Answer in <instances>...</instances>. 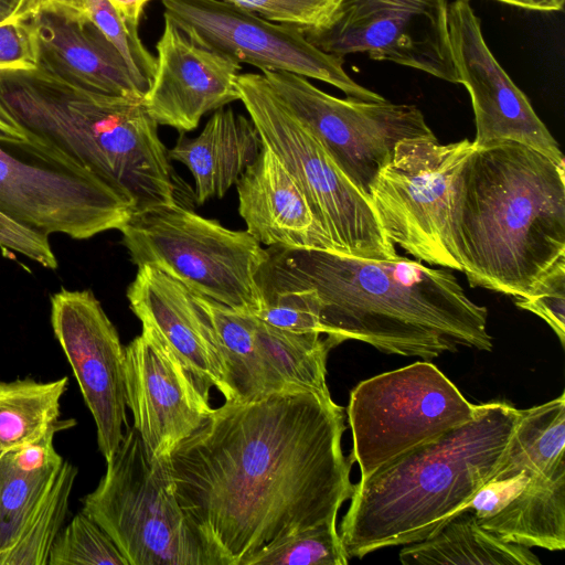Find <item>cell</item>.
<instances>
[{"label": "cell", "mask_w": 565, "mask_h": 565, "mask_svg": "<svg viewBox=\"0 0 565 565\" xmlns=\"http://www.w3.org/2000/svg\"><path fill=\"white\" fill-rule=\"evenodd\" d=\"M151 0H108L118 14L132 28L138 29L147 3Z\"/></svg>", "instance_id": "f35d334b"}, {"label": "cell", "mask_w": 565, "mask_h": 565, "mask_svg": "<svg viewBox=\"0 0 565 565\" xmlns=\"http://www.w3.org/2000/svg\"><path fill=\"white\" fill-rule=\"evenodd\" d=\"M344 409L313 392L227 402L168 458L209 565H243L269 542L337 519L354 489Z\"/></svg>", "instance_id": "6da1fadb"}, {"label": "cell", "mask_w": 565, "mask_h": 565, "mask_svg": "<svg viewBox=\"0 0 565 565\" xmlns=\"http://www.w3.org/2000/svg\"><path fill=\"white\" fill-rule=\"evenodd\" d=\"M57 433L0 457V558L15 544L64 462L53 443Z\"/></svg>", "instance_id": "d4e9b609"}, {"label": "cell", "mask_w": 565, "mask_h": 565, "mask_svg": "<svg viewBox=\"0 0 565 565\" xmlns=\"http://www.w3.org/2000/svg\"><path fill=\"white\" fill-rule=\"evenodd\" d=\"M78 469L64 461L51 488L0 565H47L51 547L63 529Z\"/></svg>", "instance_id": "f1b7e54d"}, {"label": "cell", "mask_w": 565, "mask_h": 565, "mask_svg": "<svg viewBox=\"0 0 565 565\" xmlns=\"http://www.w3.org/2000/svg\"><path fill=\"white\" fill-rule=\"evenodd\" d=\"M452 231L471 287L526 295L565 256V162L514 141L476 147Z\"/></svg>", "instance_id": "277c9868"}, {"label": "cell", "mask_w": 565, "mask_h": 565, "mask_svg": "<svg viewBox=\"0 0 565 565\" xmlns=\"http://www.w3.org/2000/svg\"><path fill=\"white\" fill-rule=\"evenodd\" d=\"M262 292L312 289L331 348L348 340L431 360L458 345L491 351L488 310L447 269L398 255L367 259L316 248L270 247Z\"/></svg>", "instance_id": "7a4b0ae2"}, {"label": "cell", "mask_w": 565, "mask_h": 565, "mask_svg": "<svg viewBox=\"0 0 565 565\" xmlns=\"http://www.w3.org/2000/svg\"><path fill=\"white\" fill-rule=\"evenodd\" d=\"M33 18L38 66L85 88L143 98L118 51L87 17L39 11Z\"/></svg>", "instance_id": "44dd1931"}, {"label": "cell", "mask_w": 565, "mask_h": 565, "mask_svg": "<svg viewBox=\"0 0 565 565\" xmlns=\"http://www.w3.org/2000/svg\"><path fill=\"white\" fill-rule=\"evenodd\" d=\"M82 511L114 541L128 565H209L174 492L168 458L151 459L128 427Z\"/></svg>", "instance_id": "ba28073f"}, {"label": "cell", "mask_w": 565, "mask_h": 565, "mask_svg": "<svg viewBox=\"0 0 565 565\" xmlns=\"http://www.w3.org/2000/svg\"><path fill=\"white\" fill-rule=\"evenodd\" d=\"M349 559L331 519L269 542L243 565H347Z\"/></svg>", "instance_id": "f546056e"}, {"label": "cell", "mask_w": 565, "mask_h": 565, "mask_svg": "<svg viewBox=\"0 0 565 565\" xmlns=\"http://www.w3.org/2000/svg\"><path fill=\"white\" fill-rule=\"evenodd\" d=\"M86 15L118 51L139 89L146 94L156 70V57L143 45L108 0H86Z\"/></svg>", "instance_id": "1f68e13d"}, {"label": "cell", "mask_w": 565, "mask_h": 565, "mask_svg": "<svg viewBox=\"0 0 565 565\" xmlns=\"http://www.w3.org/2000/svg\"><path fill=\"white\" fill-rule=\"evenodd\" d=\"M263 147L250 118L222 107L206 121L194 138L182 134L168 150L170 160L185 166L192 173L196 202L221 199L257 158Z\"/></svg>", "instance_id": "7402d4cb"}, {"label": "cell", "mask_w": 565, "mask_h": 565, "mask_svg": "<svg viewBox=\"0 0 565 565\" xmlns=\"http://www.w3.org/2000/svg\"><path fill=\"white\" fill-rule=\"evenodd\" d=\"M0 211L46 236L86 239L119 230L131 205L93 174L0 130Z\"/></svg>", "instance_id": "8fae6325"}, {"label": "cell", "mask_w": 565, "mask_h": 565, "mask_svg": "<svg viewBox=\"0 0 565 565\" xmlns=\"http://www.w3.org/2000/svg\"><path fill=\"white\" fill-rule=\"evenodd\" d=\"M25 8H29L25 0H0V22Z\"/></svg>", "instance_id": "60d3db41"}, {"label": "cell", "mask_w": 565, "mask_h": 565, "mask_svg": "<svg viewBox=\"0 0 565 565\" xmlns=\"http://www.w3.org/2000/svg\"><path fill=\"white\" fill-rule=\"evenodd\" d=\"M0 130L93 174L134 212L177 203L168 149L142 98L85 88L40 66L1 70Z\"/></svg>", "instance_id": "3957f363"}, {"label": "cell", "mask_w": 565, "mask_h": 565, "mask_svg": "<svg viewBox=\"0 0 565 565\" xmlns=\"http://www.w3.org/2000/svg\"><path fill=\"white\" fill-rule=\"evenodd\" d=\"M448 0H340L331 20L303 31L321 51L366 53L458 84L448 29Z\"/></svg>", "instance_id": "5bb4252c"}, {"label": "cell", "mask_w": 565, "mask_h": 565, "mask_svg": "<svg viewBox=\"0 0 565 565\" xmlns=\"http://www.w3.org/2000/svg\"><path fill=\"white\" fill-rule=\"evenodd\" d=\"M531 11L553 12L562 11L565 0H494Z\"/></svg>", "instance_id": "ab89813d"}, {"label": "cell", "mask_w": 565, "mask_h": 565, "mask_svg": "<svg viewBox=\"0 0 565 565\" xmlns=\"http://www.w3.org/2000/svg\"><path fill=\"white\" fill-rule=\"evenodd\" d=\"M475 148L468 139L405 138L375 179L370 200L382 230L419 262L462 271L452 218L461 173Z\"/></svg>", "instance_id": "9c48e42d"}, {"label": "cell", "mask_w": 565, "mask_h": 565, "mask_svg": "<svg viewBox=\"0 0 565 565\" xmlns=\"http://www.w3.org/2000/svg\"><path fill=\"white\" fill-rule=\"evenodd\" d=\"M236 189L246 232L258 243L335 252L305 194L266 146L239 178Z\"/></svg>", "instance_id": "ffe728a7"}, {"label": "cell", "mask_w": 565, "mask_h": 565, "mask_svg": "<svg viewBox=\"0 0 565 565\" xmlns=\"http://www.w3.org/2000/svg\"><path fill=\"white\" fill-rule=\"evenodd\" d=\"M47 565H128L110 536L83 511L56 536Z\"/></svg>", "instance_id": "4dcf8cb0"}, {"label": "cell", "mask_w": 565, "mask_h": 565, "mask_svg": "<svg viewBox=\"0 0 565 565\" xmlns=\"http://www.w3.org/2000/svg\"><path fill=\"white\" fill-rule=\"evenodd\" d=\"M239 100L269 148L305 194L335 252L395 259L370 198L339 168L321 142L271 89L262 73L238 75Z\"/></svg>", "instance_id": "52a82bcc"}, {"label": "cell", "mask_w": 565, "mask_h": 565, "mask_svg": "<svg viewBox=\"0 0 565 565\" xmlns=\"http://www.w3.org/2000/svg\"><path fill=\"white\" fill-rule=\"evenodd\" d=\"M34 11H57L65 14L87 17L86 0H25Z\"/></svg>", "instance_id": "74e56055"}, {"label": "cell", "mask_w": 565, "mask_h": 565, "mask_svg": "<svg viewBox=\"0 0 565 565\" xmlns=\"http://www.w3.org/2000/svg\"><path fill=\"white\" fill-rule=\"evenodd\" d=\"M277 23L303 31L323 28L331 20L340 0H221Z\"/></svg>", "instance_id": "e575fe53"}, {"label": "cell", "mask_w": 565, "mask_h": 565, "mask_svg": "<svg viewBox=\"0 0 565 565\" xmlns=\"http://www.w3.org/2000/svg\"><path fill=\"white\" fill-rule=\"evenodd\" d=\"M137 266H152L193 295L256 315L264 302L258 275L268 260L246 231H233L178 203L134 212L119 228Z\"/></svg>", "instance_id": "8992f818"}, {"label": "cell", "mask_w": 565, "mask_h": 565, "mask_svg": "<svg viewBox=\"0 0 565 565\" xmlns=\"http://www.w3.org/2000/svg\"><path fill=\"white\" fill-rule=\"evenodd\" d=\"M34 14L25 8L0 22V71L38 67L39 40Z\"/></svg>", "instance_id": "d590c367"}, {"label": "cell", "mask_w": 565, "mask_h": 565, "mask_svg": "<svg viewBox=\"0 0 565 565\" xmlns=\"http://www.w3.org/2000/svg\"><path fill=\"white\" fill-rule=\"evenodd\" d=\"M68 377L39 382L31 377L0 381V457L35 443L52 430L63 431L76 420L61 419V398Z\"/></svg>", "instance_id": "4316f807"}, {"label": "cell", "mask_w": 565, "mask_h": 565, "mask_svg": "<svg viewBox=\"0 0 565 565\" xmlns=\"http://www.w3.org/2000/svg\"><path fill=\"white\" fill-rule=\"evenodd\" d=\"M519 415L505 402L477 405L471 420L360 479L339 532L349 557L424 541L465 510L498 468Z\"/></svg>", "instance_id": "5b68a950"}, {"label": "cell", "mask_w": 565, "mask_h": 565, "mask_svg": "<svg viewBox=\"0 0 565 565\" xmlns=\"http://www.w3.org/2000/svg\"><path fill=\"white\" fill-rule=\"evenodd\" d=\"M0 247L3 252L21 254L46 268L57 267L47 236L20 224L1 211Z\"/></svg>", "instance_id": "8d00e7d4"}, {"label": "cell", "mask_w": 565, "mask_h": 565, "mask_svg": "<svg viewBox=\"0 0 565 565\" xmlns=\"http://www.w3.org/2000/svg\"><path fill=\"white\" fill-rule=\"evenodd\" d=\"M518 308L543 319L565 344V256L558 258L524 296H514Z\"/></svg>", "instance_id": "836d02e7"}, {"label": "cell", "mask_w": 565, "mask_h": 565, "mask_svg": "<svg viewBox=\"0 0 565 565\" xmlns=\"http://www.w3.org/2000/svg\"><path fill=\"white\" fill-rule=\"evenodd\" d=\"M500 540L548 551L565 548V468L530 475L525 486L493 515L478 521Z\"/></svg>", "instance_id": "cb8c5ba5"}, {"label": "cell", "mask_w": 565, "mask_h": 565, "mask_svg": "<svg viewBox=\"0 0 565 565\" xmlns=\"http://www.w3.org/2000/svg\"><path fill=\"white\" fill-rule=\"evenodd\" d=\"M127 407L151 459L173 449L209 418L210 401L170 348L149 328L125 347Z\"/></svg>", "instance_id": "e0dca14e"}, {"label": "cell", "mask_w": 565, "mask_h": 565, "mask_svg": "<svg viewBox=\"0 0 565 565\" xmlns=\"http://www.w3.org/2000/svg\"><path fill=\"white\" fill-rule=\"evenodd\" d=\"M264 302L254 315L264 322L295 333H321L319 306L312 289L263 292Z\"/></svg>", "instance_id": "d6a6232c"}, {"label": "cell", "mask_w": 565, "mask_h": 565, "mask_svg": "<svg viewBox=\"0 0 565 565\" xmlns=\"http://www.w3.org/2000/svg\"><path fill=\"white\" fill-rule=\"evenodd\" d=\"M448 29L458 83L473 109V145L514 141L565 162L558 142L487 45L470 0L448 4Z\"/></svg>", "instance_id": "2e32d148"}, {"label": "cell", "mask_w": 565, "mask_h": 565, "mask_svg": "<svg viewBox=\"0 0 565 565\" xmlns=\"http://www.w3.org/2000/svg\"><path fill=\"white\" fill-rule=\"evenodd\" d=\"M168 18L193 42L263 72L280 71L318 79L348 98L381 102L385 98L354 82L344 57L313 45L301 28L277 23L221 0H161Z\"/></svg>", "instance_id": "4fadbf2b"}, {"label": "cell", "mask_w": 565, "mask_h": 565, "mask_svg": "<svg viewBox=\"0 0 565 565\" xmlns=\"http://www.w3.org/2000/svg\"><path fill=\"white\" fill-rule=\"evenodd\" d=\"M262 74L339 168L369 198L381 168L399 140L434 135L415 105L394 104L387 99L339 98L297 74L280 71Z\"/></svg>", "instance_id": "7c38bea8"}, {"label": "cell", "mask_w": 565, "mask_h": 565, "mask_svg": "<svg viewBox=\"0 0 565 565\" xmlns=\"http://www.w3.org/2000/svg\"><path fill=\"white\" fill-rule=\"evenodd\" d=\"M223 365L227 402H254L288 392L259 347L254 316L193 295Z\"/></svg>", "instance_id": "603a6c76"}, {"label": "cell", "mask_w": 565, "mask_h": 565, "mask_svg": "<svg viewBox=\"0 0 565 565\" xmlns=\"http://www.w3.org/2000/svg\"><path fill=\"white\" fill-rule=\"evenodd\" d=\"M156 50V70L142 104L158 126L189 132L205 114L239 100L242 64L193 42L168 18Z\"/></svg>", "instance_id": "ac0fdd59"}, {"label": "cell", "mask_w": 565, "mask_h": 565, "mask_svg": "<svg viewBox=\"0 0 565 565\" xmlns=\"http://www.w3.org/2000/svg\"><path fill=\"white\" fill-rule=\"evenodd\" d=\"M477 405L433 363L418 361L360 382L347 408L350 458L365 479L403 452L471 420Z\"/></svg>", "instance_id": "30bf717a"}, {"label": "cell", "mask_w": 565, "mask_h": 565, "mask_svg": "<svg viewBox=\"0 0 565 565\" xmlns=\"http://www.w3.org/2000/svg\"><path fill=\"white\" fill-rule=\"evenodd\" d=\"M52 328L79 385L108 460L127 424L125 347L92 290L62 288L51 298Z\"/></svg>", "instance_id": "9a60e30c"}, {"label": "cell", "mask_w": 565, "mask_h": 565, "mask_svg": "<svg viewBox=\"0 0 565 565\" xmlns=\"http://www.w3.org/2000/svg\"><path fill=\"white\" fill-rule=\"evenodd\" d=\"M516 426L489 481L511 478L521 471L552 473L565 468V395L519 409Z\"/></svg>", "instance_id": "83f0119b"}, {"label": "cell", "mask_w": 565, "mask_h": 565, "mask_svg": "<svg viewBox=\"0 0 565 565\" xmlns=\"http://www.w3.org/2000/svg\"><path fill=\"white\" fill-rule=\"evenodd\" d=\"M129 307L141 327L152 330L174 353L210 401L212 387L226 398L224 370L204 313L181 282L149 266L138 267L127 289Z\"/></svg>", "instance_id": "d6986e66"}, {"label": "cell", "mask_w": 565, "mask_h": 565, "mask_svg": "<svg viewBox=\"0 0 565 565\" xmlns=\"http://www.w3.org/2000/svg\"><path fill=\"white\" fill-rule=\"evenodd\" d=\"M399 561L411 564L540 565L530 547L500 540L462 510L424 541L403 545Z\"/></svg>", "instance_id": "484cf974"}]
</instances>
